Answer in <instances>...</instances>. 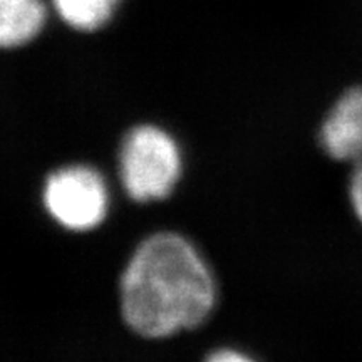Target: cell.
Segmentation results:
<instances>
[{"label": "cell", "instance_id": "4", "mask_svg": "<svg viewBox=\"0 0 362 362\" xmlns=\"http://www.w3.org/2000/svg\"><path fill=\"white\" fill-rule=\"evenodd\" d=\"M315 144L337 165L362 161V83L346 86L332 99L317 124Z\"/></svg>", "mask_w": 362, "mask_h": 362}, {"label": "cell", "instance_id": "3", "mask_svg": "<svg viewBox=\"0 0 362 362\" xmlns=\"http://www.w3.org/2000/svg\"><path fill=\"white\" fill-rule=\"evenodd\" d=\"M45 210L59 225L74 232L93 230L106 218L110 194L106 183L89 166H66L44 185Z\"/></svg>", "mask_w": 362, "mask_h": 362}, {"label": "cell", "instance_id": "2", "mask_svg": "<svg viewBox=\"0 0 362 362\" xmlns=\"http://www.w3.org/2000/svg\"><path fill=\"white\" fill-rule=\"evenodd\" d=\"M119 175L133 200H163L173 192L181 175L178 144L158 126H136L121 144Z\"/></svg>", "mask_w": 362, "mask_h": 362}, {"label": "cell", "instance_id": "7", "mask_svg": "<svg viewBox=\"0 0 362 362\" xmlns=\"http://www.w3.org/2000/svg\"><path fill=\"white\" fill-rule=\"evenodd\" d=\"M346 193L352 215H354L357 223L362 226V161H357L349 166Z\"/></svg>", "mask_w": 362, "mask_h": 362}, {"label": "cell", "instance_id": "1", "mask_svg": "<svg viewBox=\"0 0 362 362\" xmlns=\"http://www.w3.org/2000/svg\"><path fill=\"white\" fill-rule=\"evenodd\" d=\"M216 304L210 269L187 238L151 235L136 248L121 277V312L138 336L165 339L206 322Z\"/></svg>", "mask_w": 362, "mask_h": 362}, {"label": "cell", "instance_id": "5", "mask_svg": "<svg viewBox=\"0 0 362 362\" xmlns=\"http://www.w3.org/2000/svg\"><path fill=\"white\" fill-rule=\"evenodd\" d=\"M40 0H0V49H16L35 39L45 24Z\"/></svg>", "mask_w": 362, "mask_h": 362}, {"label": "cell", "instance_id": "6", "mask_svg": "<svg viewBox=\"0 0 362 362\" xmlns=\"http://www.w3.org/2000/svg\"><path fill=\"white\" fill-rule=\"evenodd\" d=\"M121 0H52L62 21L72 29L94 33L112 19Z\"/></svg>", "mask_w": 362, "mask_h": 362}, {"label": "cell", "instance_id": "8", "mask_svg": "<svg viewBox=\"0 0 362 362\" xmlns=\"http://www.w3.org/2000/svg\"><path fill=\"white\" fill-rule=\"evenodd\" d=\"M211 361H247L248 357H245L240 352H228V351H221L216 352V354H211L210 357Z\"/></svg>", "mask_w": 362, "mask_h": 362}]
</instances>
